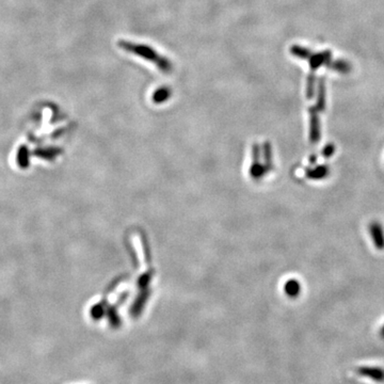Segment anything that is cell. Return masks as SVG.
<instances>
[{
	"instance_id": "6da1fadb",
	"label": "cell",
	"mask_w": 384,
	"mask_h": 384,
	"mask_svg": "<svg viewBox=\"0 0 384 384\" xmlns=\"http://www.w3.org/2000/svg\"><path fill=\"white\" fill-rule=\"evenodd\" d=\"M119 46L123 48L124 51H126L127 53L137 55L141 58H144V59L155 63L157 65V68L164 73H170L172 71V64L170 63V61L166 59V58L158 55L151 47L145 46V45L133 44L131 43V42H127V41H119Z\"/></svg>"
},
{
	"instance_id": "7a4b0ae2",
	"label": "cell",
	"mask_w": 384,
	"mask_h": 384,
	"mask_svg": "<svg viewBox=\"0 0 384 384\" xmlns=\"http://www.w3.org/2000/svg\"><path fill=\"white\" fill-rule=\"evenodd\" d=\"M369 233L374 247L384 250V230L379 222H372L369 225Z\"/></svg>"
},
{
	"instance_id": "3957f363",
	"label": "cell",
	"mask_w": 384,
	"mask_h": 384,
	"mask_svg": "<svg viewBox=\"0 0 384 384\" xmlns=\"http://www.w3.org/2000/svg\"><path fill=\"white\" fill-rule=\"evenodd\" d=\"M331 58V53L329 51L323 52L321 54H317V55H312L308 59H310V64H311V69L312 71H316L317 69L324 64L325 62H328Z\"/></svg>"
},
{
	"instance_id": "277c9868",
	"label": "cell",
	"mask_w": 384,
	"mask_h": 384,
	"mask_svg": "<svg viewBox=\"0 0 384 384\" xmlns=\"http://www.w3.org/2000/svg\"><path fill=\"white\" fill-rule=\"evenodd\" d=\"M317 108H312L311 109V137L313 141H318L319 139V121L318 115H317Z\"/></svg>"
},
{
	"instance_id": "5b68a950",
	"label": "cell",
	"mask_w": 384,
	"mask_h": 384,
	"mask_svg": "<svg viewBox=\"0 0 384 384\" xmlns=\"http://www.w3.org/2000/svg\"><path fill=\"white\" fill-rule=\"evenodd\" d=\"M290 53L298 58H301V59H308V58L312 56L311 52L308 51V49L301 47V46H298V45H295V46L291 47Z\"/></svg>"
},
{
	"instance_id": "8992f818",
	"label": "cell",
	"mask_w": 384,
	"mask_h": 384,
	"mask_svg": "<svg viewBox=\"0 0 384 384\" xmlns=\"http://www.w3.org/2000/svg\"><path fill=\"white\" fill-rule=\"evenodd\" d=\"M325 107V89L323 85V79L320 80L319 85V95H318V104H317V110H323Z\"/></svg>"
},
{
	"instance_id": "52a82bcc",
	"label": "cell",
	"mask_w": 384,
	"mask_h": 384,
	"mask_svg": "<svg viewBox=\"0 0 384 384\" xmlns=\"http://www.w3.org/2000/svg\"><path fill=\"white\" fill-rule=\"evenodd\" d=\"M329 174V168L327 165H321L319 166V168L315 169L311 174L310 176L312 178H316V179H319V178H323L325 176H328Z\"/></svg>"
},
{
	"instance_id": "ba28073f",
	"label": "cell",
	"mask_w": 384,
	"mask_h": 384,
	"mask_svg": "<svg viewBox=\"0 0 384 384\" xmlns=\"http://www.w3.org/2000/svg\"><path fill=\"white\" fill-rule=\"evenodd\" d=\"M330 68L332 70H335V71H338L340 73H347L350 71V66L349 64L346 62V61H343V60H338V61H335L333 62Z\"/></svg>"
},
{
	"instance_id": "9c48e42d",
	"label": "cell",
	"mask_w": 384,
	"mask_h": 384,
	"mask_svg": "<svg viewBox=\"0 0 384 384\" xmlns=\"http://www.w3.org/2000/svg\"><path fill=\"white\" fill-rule=\"evenodd\" d=\"M169 94H170L169 90H168V89H165V88H162V89H160L159 91H157V92H156V94H155V96H154V99H155L156 102L159 103V102H161V101H164V99L169 96Z\"/></svg>"
},
{
	"instance_id": "30bf717a",
	"label": "cell",
	"mask_w": 384,
	"mask_h": 384,
	"mask_svg": "<svg viewBox=\"0 0 384 384\" xmlns=\"http://www.w3.org/2000/svg\"><path fill=\"white\" fill-rule=\"evenodd\" d=\"M334 152H335V146H334V144H328L327 146L323 148L322 155L324 157H330V156H332L334 154Z\"/></svg>"
},
{
	"instance_id": "8fae6325",
	"label": "cell",
	"mask_w": 384,
	"mask_h": 384,
	"mask_svg": "<svg viewBox=\"0 0 384 384\" xmlns=\"http://www.w3.org/2000/svg\"><path fill=\"white\" fill-rule=\"evenodd\" d=\"M299 285H298V284L296 283V282H293V283H290L289 284V287H288V293L290 294V295H296V294H298V291H299Z\"/></svg>"
}]
</instances>
